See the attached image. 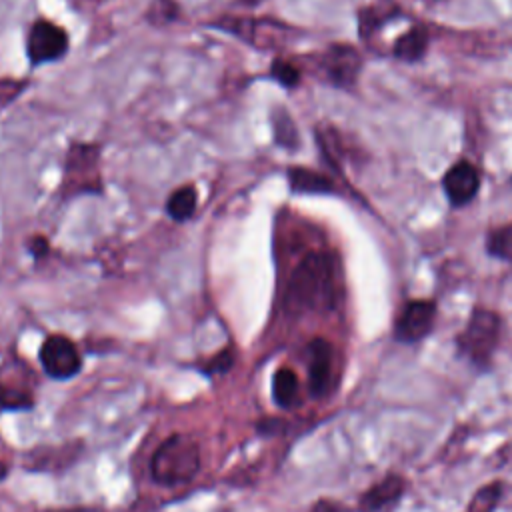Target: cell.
Returning <instances> with one entry per match:
<instances>
[{
  "mask_svg": "<svg viewBox=\"0 0 512 512\" xmlns=\"http://www.w3.org/2000/svg\"><path fill=\"white\" fill-rule=\"evenodd\" d=\"M336 292L334 258L326 252L306 254L294 268L286 292L284 310L288 314H306L328 308Z\"/></svg>",
  "mask_w": 512,
  "mask_h": 512,
  "instance_id": "obj_1",
  "label": "cell"
},
{
  "mask_svg": "<svg viewBox=\"0 0 512 512\" xmlns=\"http://www.w3.org/2000/svg\"><path fill=\"white\" fill-rule=\"evenodd\" d=\"M200 472V446L184 434L174 432L164 438L150 458V476L160 486H182Z\"/></svg>",
  "mask_w": 512,
  "mask_h": 512,
  "instance_id": "obj_2",
  "label": "cell"
},
{
  "mask_svg": "<svg viewBox=\"0 0 512 512\" xmlns=\"http://www.w3.org/2000/svg\"><path fill=\"white\" fill-rule=\"evenodd\" d=\"M502 320L494 310L474 308L466 326L456 336V350L474 368L486 370L492 364L500 342Z\"/></svg>",
  "mask_w": 512,
  "mask_h": 512,
  "instance_id": "obj_3",
  "label": "cell"
},
{
  "mask_svg": "<svg viewBox=\"0 0 512 512\" xmlns=\"http://www.w3.org/2000/svg\"><path fill=\"white\" fill-rule=\"evenodd\" d=\"M306 384L314 400L326 398L336 384V348L326 338H312L306 344Z\"/></svg>",
  "mask_w": 512,
  "mask_h": 512,
  "instance_id": "obj_4",
  "label": "cell"
},
{
  "mask_svg": "<svg viewBox=\"0 0 512 512\" xmlns=\"http://www.w3.org/2000/svg\"><path fill=\"white\" fill-rule=\"evenodd\" d=\"M38 360L48 378L64 382L82 370V354L78 346L64 334H50L42 340Z\"/></svg>",
  "mask_w": 512,
  "mask_h": 512,
  "instance_id": "obj_5",
  "label": "cell"
},
{
  "mask_svg": "<svg viewBox=\"0 0 512 512\" xmlns=\"http://www.w3.org/2000/svg\"><path fill=\"white\" fill-rule=\"evenodd\" d=\"M98 148L92 144L76 142L70 146L64 170V188L72 194L98 192L100 172H98Z\"/></svg>",
  "mask_w": 512,
  "mask_h": 512,
  "instance_id": "obj_6",
  "label": "cell"
},
{
  "mask_svg": "<svg viewBox=\"0 0 512 512\" xmlns=\"http://www.w3.org/2000/svg\"><path fill=\"white\" fill-rule=\"evenodd\" d=\"M436 320V302L434 300H408L394 322V338L402 344H416L424 340Z\"/></svg>",
  "mask_w": 512,
  "mask_h": 512,
  "instance_id": "obj_7",
  "label": "cell"
},
{
  "mask_svg": "<svg viewBox=\"0 0 512 512\" xmlns=\"http://www.w3.org/2000/svg\"><path fill=\"white\" fill-rule=\"evenodd\" d=\"M68 50V34L50 20H36L28 32L26 54L32 64L60 60Z\"/></svg>",
  "mask_w": 512,
  "mask_h": 512,
  "instance_id": "obj_8",
  "label": "cell"
},
{
  "mask_svg": "<svg viewBox=\"0 0 512 512\" xmlns=\"http://www.w3.org/2000/svg\"><path fill=\"white\" fill-rule=\"evenodd\" d=\"M360 66H362L360 54L356 52V48L348 44H332L320 56V68L326 80L338 88L354 86L360 74Z\"/></svg>",
  "mask_w": 512,
  "mask_h": 512,
  "instance_id": "obj_9",
  "label": "cell"
},
{
  "mask_svg": "<svg viewBox=\"0 0 512 512\" xmlns=\"http://www.w3.org/2000/svg\"><path fill=\"white\" fill-rule=\"evenodd\" d=\"M442 190L452 206H464L480 190V174L468 160L454 162L442 176Z\"/></svg>",
  "mask_w": 512,
  "mask_h": 512,
  "instance_id": "obj_10",
  "label": "cell"
},
{
  "mask_svg": "<svg viewBox=\"0 0 512 512\" xmlns=\"http://www.w3.org/2000/svg\"><path fill=\"white\" fill-rule=\"evenodd\" d=\"M404 492H406V478L390 472L360 494L356 510L358 512H386L402 500Z\"/></svg>",
  "mask_w": 512,
  "mask_h": 512,
  "instance_id": "obj_11",
  "label": "cell"
},
{
  "mask_svg": "<svg viewBox=\"0 0 512 512\" xmlns=\"http://www.w3.org/2000/svg\"><path fill=\"white\" fill-rule=\"evenodd\" d=\"M218 28L242 38L244 42L260 48H270L278 42V22L262 18H224L218 22Z\"/></svg>",
  "mask_w": 512,
  "mask_h": 512,
  "instance_id": "obj_12",
  "label": "cell"
},
{
  "mask_svg": "<svg viewBox=\"0 0 512 512\" xmlns=\"http://www.w3.org/2000/svg\"><path fill=\"white\" fill-rule=\"evenodd\" d=\"M286 176H288L290 188L300 194H332L336 190L334 182L328 176L312 168L292 166L288 168Z\"/></svg>",
  "mask_w": 512,
  "mask_h": 512,
  "instance_id": "obj_13",
  "label": "cell"
},
{
  "mask_svg": "<svg viewBox=\"0 0 512 512\" xmlns=\"http://www.w3.org/2000/svg\"><path fill=\"white\" fill-rule=\"evenodd\" d=\"M298 390H300V382L292 368L282 366L272 374L270 392H272V400L278 408H282V410L294 408L298 402Z\"/></svg>",
  "mask_w": 512,
  "mask_h": 512,
  "instance_id": "obj_14",
  "label": "cell"
},
{
  "mask_svg": "<svg viewBox=\"0 0 512 512\" xmlns=\"http://www.w3.org/2000/svg\"><path fill=\"white\" fill-rule=\"evenodd\" d=\"M428 48V32L422 26H414L400 34L392 46V54L402 62H416Z\"/></svg>",
  "mask_w": 512,
  "mask_h": 512,
  "instance_id": "obj_15",
  "label": "cell"
},
{
  "mask_svg": "<svg viewBox=\"0 0 512 512\" xmlns=\"http://www.w3.org/2000/svg\"><path fill=\"white\" fill-rule=\"evenodd\" d=\"M36 404L32 390L16 386L12 382H0V410L4 412H26Z\"/></svg>",
  "mask_w": 512,
  "mask_h": 512,
  "instance_id": "obj_16",
  "label": "cell"
},
{
  "mask_svg": "<svg viewBox=\"0 0 512 512\" xmlns=\"http://www.w3.org/2000/svg\"><path fill=\"white\" fill-rule=\"evenodd\" d=\"M196 202H198V194L194 186H180L178 190H174L166 202V212L170 214L172 220L176 222H184L188 220L194 210H196Z\"/></svg>",
  "mask_w": 512,
  "mask_h": 512,
  "instance_id": "obj_17",
  "label": "cell"
},
{
  "mask_svg": "<svg viewBox=\"0 0 512 512\" xmlns=\"http://www.w3.org/2000/svg\"><path fill=\"white\" fill-rule=\"evenodd\" d=\"M272 130H274V138L282 148H296L300 138H298V128L294 126L292 116L284 110V108H276L272 112Z\"/></svg>",
  "mask_w": 512,
  "mask_h": 512,
  "instance_id": "obj_18",
  "label": "cell"
},
{
  "mask_svg": "<svg viewBox=\"0 0 512 512\" xmlns=\"http://www.w3.org/2000/svg\"><path fill=\"white\" fill-rule=\"evenodd\" d=\"M486 252L494 258L512 262V222L502 224V226L488 232Z\"/></svg>",
  "mask_w": 512,
  "mask_h": 512,
  "instance_id": "obj_19",
  "label": "cell"
},
{
  "mask_svg": "<svg viewBox=\"0 0 512 512\" xmlns=\"http://www.w3.org/2000/svg\"><path fill=\"white\" fill-rule=\"evenodd\" d=\"M502 490H504L502 482H496V480L482 486L470 500L468 512H494L498 502L502 500Z\"/></svg>",
  "mask_w": 512,
  "mask_h": 512,
  "instance_id": "obj_20",
  "label": "cell"
},
{
  "mask_svg": "<svg viewBox=\"0 0 512 512\" xmlns=\"http://www.w3.org/2000/svg\"><path fill=\"white\" fill-rule=\"evenodd\" d=\"M234 362H236V352L232 346H226V348L218 350L214 356H210L208 360L198 362V370L204 376H220V374L230 372Z\"/></svg>",
  "mask_w": 512,
  "mask_h": 512,
  "instance_id": "obj_21",
  "label": "cell"
},
{
  "mask_svg": "<svg viewBox=\"0 0 512 512\" xmlns=\"http://www.w3.org/2000/svg\"><path fill=\"white\" fill-rule=\"evenodd\" d=\"M178 12L180 10L174 0H152L150 8L146 12V18L154 26H162V24H170L172 20H176Z\"/></svg>",
  "mask_w": 512,
  "mask_h": 512,
  "instance_id": "obj_22",
  "label": "cell"
},
{
  "mask_svg": "<svg viewBox=\"0 0 512 512\" xmlns=\"http://www.w3.org/2000/svg\"><path fill=\"white\" fill-rule=\"evenodd\" d=\"M270 76H272L276 82H280L282 86H286V88H294V86L300 82V70H298L292 62H288V60H284V58H276V60L272 62V66H270Z\"/></svg>",
  "mask_w": 512,
  "mask_h": 512,
  "instance_id": "obj_23",
  "label": "cell"
},
{
  "mask_svg": "<svg viewBox=\"0 0 512 512\" xmlns=\"http://www.w3.org/2000/svg\"><path fill=\"white\" fill-rule=\"evenodd\" d=\"M256 432L262 434V436H274V434H280L282 428H284V420L282 418H276V416H264L260 418L256 424Z\"/></svg>",
  "mask_w": 512,
  "mask_h": 512,
  "instance_id": "obj_24",
  "label": "cell"
},
{
  "mask_svg": "<svg viewBox=\"0 0 512 512\" xmlns=\"http://www.w3.org/2000/svg\"><path fill=\"white\" fill-rule=\"evenodd\" d=\"M308 512H350L344 504L330 500V498H320L312 504V508Z\"/></svg>",
  "mask_w": 512,
  "mask_h": 512,
  "instance_id": "obj_25",
  "label": "cell"
},
{
  "mask_svg": "<svg viewBox=\"0 0 512 512\" xmlns=\"http://www.w3.org/2000/svg\"><path fill=\"white\" fill-rule=\"evenodd\" d=\"M48 240L44 238V236H34V238H30V242H28V250L32 252V256L34 258H42L46 252H48Z\"/></svg>",
  "mask_w": 512,
  "mask_h": 512,
  "instance_id": "obj_26",
  "label": "cell"
},
{
  "mask_svg": "<svg viewBox=\"0 0 512 512\" xmlns=\"http://www.w3.org/2000/svg\"><path fill=\"white\" fill-rule=\"evenodd\" d=\"M38 512H106L94 506H72V508H52V510H38Z\"/></svg>",
  "mask_w": 512,
  "mask_h": 512,
  "instance_id": "obj_27",
  "label": "cell"
},
{
  "mask_svg": "<svg viewBox=\"0 0 512 512\" xmlns=\"http://www.w3.org/2000/svg\"><path fill=\"white\" fill-rule=\"evenodd\" d=\"M8 476V464L6 462H0V482Z\"/></svg>",
  "mask_w": 512,
  "mask_h": 512,
  "instance_id": "obj_28",
  "label": "cell"
},
{
  "mask_svg": "<svg viewBox=\"0 0 512 512\" xmlns=\"http://www.w3.org/2000/svg\"><path fill=\"white\" fill-rule=\"evenodd\" d=\"M242 4H246V6H254V4H258V2H262V0H240Z\"/></svg>",
  "mask_w": 512,
  "mask_h": 512,
  "instance_id": "obj_29",
  "label": "cell"
}]
</instances>
